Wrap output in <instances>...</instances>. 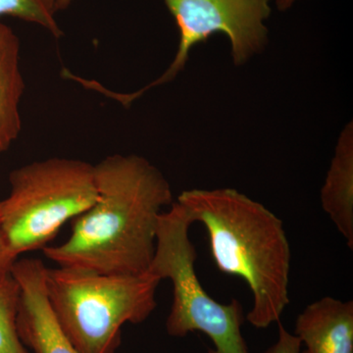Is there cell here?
Returning <instances> with one entry per match:
<instances>
[{"instance_id":"5b68a950","label":"cell","mask_w":353,"mask_h":353,"mask_svg":"<svg viewBox=\"0 0 353 353\" xmlns=\"http://www.w3.org/2000/svg\"><path fill=\"white\" fill-rule=\"evenodd\" d=\"M194 223L176 201L165 210L158 224L157 248L148 273L170 280L173 301L166 331L173 338L201 332L212 341L208 353H250L241 327L245 321L240 301L220 303L202 287L197 277L196 246L190 241Z\"/></svg>"},{"instance_id":"4fadbf2b","label":"cell","mask_w":353,"mask_h":353,"mask_svg":"<svg viewBox=\"0 0 353 353\" xmlns=\"http://www.w3.org/2000/svg\"><path fill=\"white\" fill-rule=\"evenodd\" d=\"M301 341L296 334H290L280 325L278 340L262 353H301Z\"/></svg>"},{"instance_id":"30bf717a","label":"cell","mask_w":353,"mask_h":353,"mask_svg":"<svg viewBox=\"0 0 353 353\" xmlns=\"http://www.w3.org/2000/svg\"><path fill=\"white\" fill-rule=\"evenodd\" d=\"M20 51L17 34L0 22V153L7 152L22 131L20 104L26 83Z\"/></svg>"},{"instance_id":"9c48e42d","label":"cell","mask_w":353,"mask_h":353,"mask_svg":"<svg viewBox=\"0 0 353 353\" xmlns=\"http://www.w3.org/2000/svg\"><path fill=\"white\" fill-rule=\"evenodd\" d=\"M321 204L339 233L353 250V126L347 124L336 143L321 190Z\"/></svg>"},{"instance_id":"277c9868","label":"cell","mask_w":353,"mask_h":353,"mask_svg":"<svg viewBox=\"0 0 353 353\" xmlns=\"http://www.w3.org/2000/svg\"><path fill=\"white\" fill-rule=\"evenodd\" d=\"M10 192L0 201V225L11 252L43 250L65 223L97 201L94 165L75 158L51 157L9 174Z\"/></svg>"},{"instance_id":"8992f818","label":"cell","mask_w":353,"mask_h":353,"mask_svg":"<svg viewBox=\"0 0 353 353\" xmlns=\"http://www.w3.org/2000/svg\"><path fill=\"white\" fill-rule=\"evenodd\" d=\"M176 21L180 32L175 57L159 78L129 94L110 97L129 105L153 88L170 83L185 68L190 51L208 41L209 37L222 32L231 43V55L241 66L264 50L268 41V28L272 0H164Z\"/></svg>"},{"instance_id":"3957f363","label":"cell","mask_w":353,"mask_h":353,"mask_svg":"<svg viewBox=\"0 0 353 353\" xmlns=\"http://www.w3.org/2000/svg\"><path fill=\"white\" fill-rule=\"evenodd\" d=\"M161 280L46 268L44 285L60 328L80 353H116L124 325L141 324L157 308Z\"/></svg>"},{"instance_id":"8fae6325","label":"cell","mask_w":353,"mask_h":353,"mask_svg":"<svg viewBox=\"0 0 353 353\" xmlns=\"http://www.w3.org/2000/svg\"><path fill=\"white\" fill-rule=\"evenodd\" d=\"M21 289L11 274L0 279V353H30L17 330Z\"/></svg>"},{"instance_id":"2e32d148","label":"cell","mask_w":353,"mask_h":353,"mask_svg":"<svg viewBox=\"0 0 353 353\" xmlns=\"http://www.w3.org/2000/svg\"><path fill=\"white\" fill-rule=\"evenodd\" d=\"M54 6L55 10H64V9L68 8L71 6L73 0H50Z\"/></svg>"},{"instance_id":"6da1fadb","label":"cell","mask_w":353,"mask_h":353,"mask_svg":"<svg viewBox=\"0 0 353 353\" xmlns=\"http://www.w3.org/2000/svg\"><path fill=\"white\" fill-rule=\"evenodd\" d=\"M97 201L74 219L68 240L43 253L62 268L143 275L152 264L158 224L174 202L170 183L146 158L113 154L94 165Z\"/></svg>"},{"instance_id":"5bb4252c","label":"cell","mask_w":353,"mask_h":353,"mask_svg":"<svg viewBox=\"0 0 353 353\" xmlns=\"http://www.w3.org/2000/svg\"><path fill=\"white\" fill-rule=\"evenodd\" d=\"M18 257L9 248L7 245L6 236L2 232L1 225H0V279L11 274L14 263Z\"/></svg>"},{"instance_id":"9a60e30c","label":"cell","mask_w":353,"mask_h":353,"mask_svg":"<svg viewBox=\"0 0 353 353\" xmlns=\"http://www.w3.org/2000/svg\"><path fill=\"white\" fill-rule=\"evenodd\" d=\"M296 1H299V0H276V6H277L279 10L285 11L294 6Z\"/></svg>"},{"instance_id":"52a82bcc","label":"cell","mask_w":353,"mask_h":353,"mask_svg":"<svg viewBox=\"0 0 353 353\" xmlns=\"http://www.w3.org/2000/svg\"><path fill=\"white\" fill-rule=\"evenodd\" d=\"M46 265L38 259H18L11 275L21 289L18 334L34 353H80L60 328L46 296Z\"/></svg>"},{"instance_id":"7a4b0ae2","label":"cell","mask_w":353,"mask_h":353,"mask_svg":"<svg viewBox=\"0 0 353 353\" xmlns=\"http://www.w3.org/2000/svg\"><path fill=\"white\" fill-rule=\"evenodd\" d=\"M208 231L222 273L243 279L252 294L245 320L257 329L280 322L290 304V246L282 220L239 190H185L176 199Z\"/></svg>"},{"instance_id":"7c38bea8","label":"cell","mask_w":353,"mask_h":353,"mask_svg":"<svg viewBox=\"0 0 353 353\" xmlns=\"http://www.w3.org/2000/svg\"><path fill=\"white\" fill-rule=\"evenodd\" d=\"M54 6L50 0H0V18H18L43 28L55 39L61 38L63 31L55 18Z\"/></svg>"},{"instance_id":"ba28073f","label":"cell","mask_w":353,"mask_h":353,"mask_svg":"<svg viewBox=\"0 0 353 353\" xmlns=\"http://www.w3.org/2000/svg\"><path fill=\"white\" fill-rule=\"evenodd\" d=\"M301 353H353V301L324 296L297 316Z\"/></svg>"}]
</instances>
